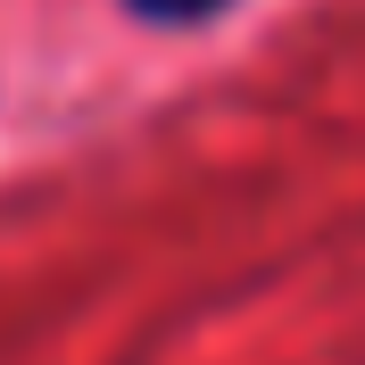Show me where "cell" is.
Segmentation results:
<instances>
[{
  "label": "cell",
  "instance_id": "1",
  "mask_svg": "<svg viewBox=\"0 0 365 365\" xmlns=\"http://www.w3.org/2000/svg\"><path fill=\"white\" fill-rule=\"evenodd\" d=\"M141 25H207V17H225L232 0H125Z\"/></svg>",
  "mask_w": 365,
  "mask_h": 365
}]
</instances>
